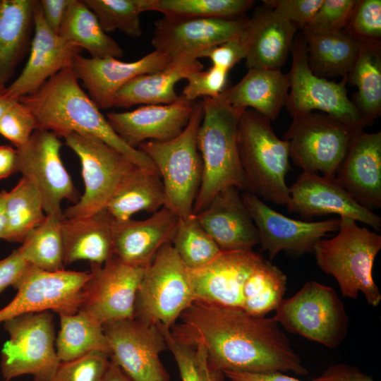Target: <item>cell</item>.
<instances>
[{
  "instance_id": "obj_5",
  "label": "cell",
  "mask_w": 381,
  "mask_h": 381,
  "mask_svg": "<svg viewBox=\"0 0 381 381\" xmlns=\"http://www.w3.org/2000/svg\"><path fill=\"white\" fill-rule=\"evenodd\" d=\"M338 231L335 236L315 244L318 266L335 278L344 296L356 299L361 291L369 305L377 306L381 293L373 269L381 249V236L349 217H340Z\"/></svg>"
},
{
  "instance_id": "obj_12",
  "label": "cell",
  "mask_w": 381,
  "mask_h": 381,
  "mask_svg": "<svg viewBox=\"0 0 381 381\" xmlns=\"http://www.w3.org/2000/svg\"><path fill=\"white\" fill-rule=\"evenodd\" d=\"M291 53L290 87L285 106L292 117L320 110L354 129H363L369 125L347 95L348 75L336 83L312 72L302 32L295 36Z\"/></svg>"
},
{
  "instance_id": "obj_58",
  "label": "cell",
  "mask_w": 381,
  "mask_h": 381,
  "mask_svg": "<svg viewBox=\"0 0 381 381\" xmlns=\"http://www.w3.org/2000/svg\"><path fill=\"white\" fill-rule=\"evenodd\" d=\"M4 381H11V380H4Z\"/></svg>"
},
{
  "instance_id": "obj_52",
  "label": "cell",
  "mask_w": 381,
  "mask_h": 381,
  "mask_svg": "<svg viewBox=\"0 0 381 381\" xmlns=\"http://www.w3.org/2000/svg\"><path fill=\"white\" fill-rule=\"evenodd\" d=\"M313 381H376L361 372L357 367L337 364L327 368L323 373Z\"/></svg>"
},
{
  "instance_id": "obj_38",
  "label": "cell",
  "mask_w": 381,
  "mask_h": 381,
  "mask_svg": "<svg viewBox=\"0 0 381 381\" xmlns=\"http://www.w3.org/2000/svg\"><path fill=\"white\" fill-rule=\"evenodd\" d=\"M63 218V214H46L26 236L19 249L31 265L52 272L64 270Z\"/></svg>"
},
{
  "instance_id": "obj_37",
  "label": "cell",
  "mask_w": 381,
  "mask_h": 381,
  "mask_svg": "<svg viewBox=\"0 0 381 381\" xmlns=\"http://www.w3.org/2000/svg\"><path fill=\"white\" fill-rule=\"evenodd\" d=\"M6 226L1 238L23 243L45 219L42 201L33 184L22 177L9 192L5 203Z\"/></svg>"
},
{
  "instance_id": "obj_21",
  "label": "cell",
  "mask_w": 381,
  "mask_h": 381,
  "mask_svg": "<svg viewBox=\"0 0 381 381\" xmlns=\"http://www.w3.org/2000/svg\"><path fill=\"white\" fill-rule=\"evenodd\" d=\"M81 49L54 33L46 24L38 1L34 8V32L28 61L4 92L13 100L37 91L49 78L71 67Z\"/></svg>"
},
{
  "instance_id": "obj_13",
  "label": "cell",
  "mask_w": 381,
  "mask_h": 381,
  "mask_svg": "<svg viewBox=\"0 0 381 381\" xmlns=\"http://www.w3.org/2000/svg\"><path fill=\"white\" fill-rule=\"evenodd\" d=\"M354 129L326 114L308 112L293 116L284 135L289 156L304 172L335 177L346 154Z\"/></svg>"
},
{
  "instance_id": "obj_45",
  "label": "cell",
  "mask_w": 381,
  "mask_h": 381,
  "mask_svg": "<svg viewBox=\"0 0 381 381\" xmlns=\"http://www.w3.org/2000/svg\"><path fill=\"white\" fill-rule=\"evenodd\" d=\"M357 0H323L310 23L301 30L313 32L343 30L348 24Z\"/></svg>"
},
{
  "instance_id": "obj_19",
  "label": "cell",
  "mask_w": 381,
  "mask_h": 381,
  "mask_svg": "<svg viewBox=\"0 0 381 381\" xmlns=\"http://www.w3.org/2000/svg\"><path fill=\"white\" fill-rule=\"evenodd\" d=\"M249 18H169L155 23L152 44L155 50L171 58L183 54L198 56L202 52L229 40L242 39Z\"/></svg>"
},
{
  "instance_id": "obj_1",
  "label": "cell",
  "mask_w": 381,
  "mask_h": 381,
  "mask_svg": "<svg viewBox=\"0 0 381 381\" xmlns=\"http://www.w3.org/2000/svg\"><path fill=\"white\" fill-rule=\"evenodd\" d=\"M274 318L243 309L195 300L170 328L172 337L200 353L207 370L272 373L308 370Z\"/></svg>"
},
{
  "instance_id": "obj_32",
  "label": "cell",
  "mask_w": 381,
  "mask_h": 381,
  "mask_svg": "<svg viewBox=\"0 0 381 381\" xmlns=\"http://www.w3.org/2000/svg\"><path fill=\"white\" fill-rule=\"evenodd\" d=\"M307 46L308 65L317 76H346L356 59L361 42L343 30L313 32L301 30Z\"/></svg>"
},
{
  "instance_id": "obj_44",
  "label": "cell",
  "mask_w": 381,
  "mask_h": 381,
  "mask_svg": "<svg viewBox=\"0 0 381 381\" xmlns=\"http://www.w3.org/2000/svg\"><path fill=\"white\" fill-rule=\"evenodd\" d=\"M110 355L92 351L78 358L61 362L50 381H102Z\"/></svg>"
},
{
  "instance_id": "obj_56",
  "label": "cell",
  "mask_w": 381,
  "mask_h": 381,
  "mask_svg": "<svg viewBox=\"0 0 381 381\" xmlns=\"http://www.w3.org/2000/svg\"><path fill=\"white\" fill-rule=\"evenodd\" d=\"M7 191H0V238H1L6 226L5 203Z\"/></svg>"
},
{
  "instance_id": "obj_48",
  "label": "cell",
  "mask_w": 381,
  "mask_h": 381,
  "mask_svg": "<svg viewBox=\"0 0 381 381\" xmlns=\"http://www.w3.org/2000/svg\"><path fill=\"white\" fill-rule=\"evenodd\" d=\"M262 2L298 29H302L312 20L323 0H264Z\"/></svg>"
},
{
  "instance_id": "obj_59",
  "label": "cell",
  "mask_w": 381,
  "mask_h": 381,
  "mask_svg": "<svg viewBox=\"0 0 381 381\" xmlns=\"http://www.w3.org/2000/svg\"><path fill=\"white\" fill-rule=\"evenodd\" d=\"M210 381H212V380H210Z\"/></svg>"
},
{
  "instance_id": "obj_17",
  "label": "cell",
  "mask_w": 381,
  "mask_h": 381,
  "mask_svg": "<svg viewBox=\"0 0 381 381\" xmlns=\"http://www.w3.org/2000/svg\"><path fill=\"white\" fill-rule=\"evenodd\" d=\"M103 327L111 350L110 359L133 381H169L159 358L167 347L159 325L133 318Z\"/></svg>"
},
{
  "instance_id": "obj_25",
  "label": "cell",
  "mask_w": 381,
  "mask_h": 381,
  "mask_svg": "<svg viewBox=\"0 0 381 381\" xmlns=\"http://www.w3.org/2000/svg\"><path fill=\"white\" fill-rule=\"evenodd\" d=\"M336 179L364 207H381V132L363 129L353 136Z\"/></svg>"
},
{
  "instance_id": "obj_9",
  "label": "cell",
  "mask_w": 381,
  "mask_h": 381,
  "mask_svg": "<svg viewBox=\"0 0 381 381\" xmlns=\"http://www.w3.org/2000/svg\"><path fill=\"white\" fill-rule=\"evenodd\" d=\"M4 327L9 335L1 354L4 380L32 375L34 381H50L61 363L52 313L22 314L4 321Z\"/></svg>"
},
{
  "instance_id": "obj_26",
  "label": "cell",
  "mask_w": 381,
  "mask_h": 381,
  "mask_svg": "<svg viewBox=\"0 0 381 381\" xmlns=\"http://www.w3.org/2000/svg\"><path fill=\"white\" fill-rule=\"evenodd\" d=\"M179 217L163 207L147 219L114 221V253L121 262L147 267L159 250L171 243Z\"/></svg>"
},
{
  "instance_id": "obj_39",
  "label": "cell",
  "mask_w": 381,
  "mask_h": 381,
  "mask_svg": "<svg viewBox=\"0 0 381 381\" xmlns=\"http://www.w3.org/2000/svg\"><path fill=\"white\" fill-rule=\"evenodd\" d=\"M171 245L183 263L192 270L207 266L222 252L193 214L179 217Z\"/></svg>"
},
{
  "instance_id": "obj_47",
  "label": "cell",
  "mask_w": 381,
  "mask_h": 381,
  "mask_svg": "<svg viewBox=\"0 0 381 381\" xmlns=\"http://www.w3.org/2000/svg\"><path fill=\"white\" fill-rule=\"evenodd\" d=\"M228 73L213 66L207 71L195 72L186 78L181 96L192 102L201 97H217L226 89Z\"/></svg>"
},
{
  "instance_id": "obj_14",
  "label": "cell",
  "mask_w": 381,
  "mask_h": 381,
  "mask_svg": "<svg viewBox=\"0 0 381 381\" xmlns=\"http://www.w3.org/2000/svg\"><path fill=\"white\" fill-rule=\"evenodd\" d=\"M90 277V271L52 272L30 265L13 286L17 289L16 296L0 310V323L28 313L52 310L59 315L77 313Z\"/></svg>"
},
{
  "instance_id": "obj_4",
  "label": "cell",
  "mask_w": 381,
  "mask_h": 381,
  "mask_svg": "<svg viewBox=\"0 0 381 381\" xmlns=\"http://www.w3.org/2000/svg\"><path fill=\"white\" fill-rule=\"evenodd\" d=\"M202 100L203 116L197 145L202 170L193 214L205 210L224 188L233 186L248 191L237 146L238 123L245 109H234L219 97Z\"/></svg>"
},
{
  "instance_id": "obj_46",
  "label": "cell",
  "mask_w": 381,
  "mask_h": 381,
  "mask_svg": "<svg viewBox=\"0 0 381 381\" xmlns=\"http://www.w3.org/2000/svg\"><path fill=\"white\" fill-rule=\"evenodd\" d=\"M37 129V121L32 111L16 101L0 119V135L16 148L25 145Z\"/></svg>"
},
{
  "instance_id": "obj_6",
  "label": "cell",
  "mask_w": 381,
  "mask_h": 381,
  "mask_svg": "<svg viewBox=\"0 0 381 381\" xmlns=\"http://www.w3.org/2000/svg\"><path fill=\"white\" fill-rule=\"evenodd\" d=\"M270 121L253 109L241 113L237 130L238 155L248 192L286 205L289 198L285 182L290 167L289 144L275 135Z\"/></svg>"
},
{
  "instance_id": "obj_10",
  "label": "cell",
  "mask_w": 381,
  "mask_h": 381,
  "mask_svg": "<svg viewBox=\"0 0 381 381\" xmlns=\"http://www.w3.org/2000/svg\"><path fill=\"white\" fill-rule=\"evenodd\" d=\"M64 138L80 159L85 184L83 195L65 210L64 217L92 215L105 208L123 182L139 167L95 137L70 133Z\"/></svg>"
},
{
  "instance_id": "obj_49",
  "label": "cell",
  "mask_w": 381,
  "mask_h": 381,
  "mask_svg": "<svg viewBox=\"0 0 381 381\" xmlns=\"http://www.w3.org/2000/svg\"><path fill=\"white\" fill-rule=\"evenodd\" d=\"M246 55V46L242 39H236L207 49L200 53L198 58L207 57L213 66L229 72L238 62L245 59Z\"/></svg>"
},
{
  "instance_id": "obj_53",
  "label": "cell",
  "mask_w": 381,
  "mask_h": 381,
  "mask_svg": "<svg viewBox=\"0 0 381 381\" xmlns=\"http://www.w3.org/2000/svg\"><path fill=\"white\" fill-rule=\"evenodd\" d=\"M223 373L231 381H301L281 372L272 373H249L225 371Z\"/></svg>"
},
{
  "instance_id": "obj_2",
  "label": "cell",
  "mask_w": 381,
  "mask_h": 381,
  "mask_svg": "<svg viewBox=\"0 0 381 381\" xmlns=\"http://www.w3.org/2000/svg\"><path fill=\"white\" fill-rule=\"evenodd\" d=\"M189 275L195 300L257 316L275 310L286 289V274L253 250L222 252L207 266L189 270Z\"/></svg>"
},
{
  "instance_id": "obj_55",
  "label": "cell",
  "mask_w": 381,
  "mask_h": 381,
  "mask_svg": "<svg viewBox=\"0 0 381 381\" xmlns=\"http://www.w3.org/2000/svg\"><path fill=\"white\" fill-rule=\"evenodd\" d=\"M102 381H133L115 362L110 359Z\"/></svg>"
},
{
  "instance_id": "obj_30",
  "label": "cell",
  "mask_w": 381,
  "mask_h": 381,
  "mask_svg": "<svg viewBox=\"0 0 381 381\" xmlns=\"http://www.w3.org/2000/svg\"><path fill=\"white\" fill-rule=\"evenodd\" d=\"M289 87V75L281 69H248L236 85L218 97L234 109L251 108L272 121L286 105Z\"/></svg>"
},
{
  "instance_id": "obj_33",
  "label": "cell",
  "mask_w": 381,
  "mask_h": 381,
  "mask_svg": "<svg viewBox=\"0 0 381 381\" xmlns=\"http://www.w3.org/2000/svg\"><path fill=\"white\" fill-rule=\"evenodd\" d=\"M165 200L159 173L138 168L123 182L104 209L114 221L123 222L140 211L155 212L164 207Z\"/></svg>"
},
{
  "instance_id": "obj_3",
  "label": "cell",
  "mask_w": 381,
  "mask_h": 381,
  "mask_svg": "<svg viewBox=\"0 0 381 381\" xmlns=\"http://www.w3.org/2000/svg\"><path fill=\"white\" fill-rule=\"evenodd\" d=\"M19 101L33 113L37 129L47 130L63 138L70 133L95 137L138 167L158 172L143 152L129 146L116 134L99 107L81 88L71 67L52 75L37 91Z\"/></svg>"
},
{
  "instance_id": "obj_7",
  "label": "cell",
  "mask_w": 381,
  "mask_h": 381,
  "mask_svg": "<svg viewBox=\"0 0 381 381\" xmlns=\"http://www.w3.org/2000/svg\"><path fill=\"white\" fill-rule=\"evenodd\" d=\"M202 116V100L195 102L190 119L179 135L164 142L145 141L138 146L162 178L164 207L179 217L193 214L200 186L202 168L197 135Z\"/></svg>"
},
{
  "instance_id": "obj_41",
  "label": "cell",
  "mask_w": 381,
  "mask_h": 381,
  "mask_svg": "<svg viewBox=\"0 0 381 381\" xmlns=\"http://www.w3.org/2000/svg\"><path fill=\"white\" fill-rule=\"evenodd\" d=\"M252 0H155L152 11L169 18H236L253 7Z\"/></svg>"
},
{
  "instance_id": "obj_54",
  "label": "cell",
  "mask_w": 381,
  "mask_h": 381,
  "mask_svg": "<svg viewBox=\"0 0 381 381\" xmlns=\"http://www.w3.org/2000/svg\"><path fill=\"white\" fill-rule=\"evenodd\" d=\"M17 151L9 145H0V180L17 172Z\"/></svg>"
},
{
  "instance_id": "obj_16",
  "label": "cell",
  "mask_w": 381,
  "mask_h": 381,
  "mask_svg": "<svg viewBox=\"0 0 381 381\" xmlns=\"http://www.w3.org/2000/svg\"><path fill=\"white\" fill-rule=\"evenodd\" d=\"M145 268L127 265L114 255L103 265L90 263L79 310L102 325L134 318L135 296Z\"/></svg>"
},
{
  "instance_id": "obj_11",
  "label": "cell",
  "mask_w": 381,
  "mask_h": 381,
  "mask_svg": "<svg viewBox=\"0 0 381 381\" xmlns=\"http://www.w3.org/2000/svg\"><path fill=\"white\" fill-rule=\"evenodd\" d=\"M275 312L274 319L287 331L329 348L337 347L347 332L348 317L337 292L315 281L283 298Z\"/></svg>"
},
{
  "instance_id": "obj_18",
  "label": "cell",
  "mask_w": 381,
  "mask_h": 381,
  "mask_svg": "<svg viewBox=\"0 0 381 381\" xmlns=\"http://www.w3.org/2000/svg\"><path fill=\"white\" fill-rule=\"evenodd\" d=\"M241 196L257 228L261 249L267 252L270 260L282 250L297 255L311 253L319 240L339 230L340 218L319 222L294 219L274 210L250 192Z\"/></svg>"
},
{
  "instance_id": "obj_57",
  "label": "cell",
  "mask_w": 381,
  "mask_h": 381,
  "mask_svg": "<svg viewBox=\"0 0 381 381\" xmlns=\"http://www.w3.org/2000/svg\"><path fill=\"white\" fill-rule=\"evenodd\" d=\"M18 100H13L6 97L4 92L0 91V119L6 111Z\"/></svg>"
},
{
  "instance_id": "obj_29",
  "label": "cell",
  "mask_w": 381,
  "mask_h": 381,
  "mask_svg": "<svg viewBox=\"0 0 381 381\" xmlns=\"http://www.w3.org/2000/svg\"><path fill=\"white\" fill-rule=\"evenodd\" d=\"M64 215V214H63ZM114 219L105 209L92 215L65 218L61 222L64 264L78 260L103 265L114 255Z\"/></svg>"
},
{
  "instance_id": "obj_27",
  "label": "cell",
  "mask_w": 381,
  "mask_h": 381,
  "mask_svg": "<svg viewBox=\"0 0 381 381\" xmlns=\"http://www.w3.org/2000/svg\"><path fill=\"white\" fill-rule=\"evenodd\" d=\"M297 30L269 6L256 8L242 38L246 67L280 70L291 52Z\"/></svg>"
},
{
  "instance_id": "obj_15",
  "label": "cell",
  "mask_w": 381,
  "mask_h": 381,
  "mask_svg": "<svg viewBox=\"0 0 381 381\" xmlns=\"http://www.w3.org/2000/svg\"><path fill=\"white\" fill-rule=\"evenodd\" d=\"M61 145L53 132L36 129L25 145L16 148L17 172L36 188L46 214H63V200L76 203L80 198L62 163Z\"/></svg>"
},
{
  "instance_id": "obj_8",
  "label": "cell",
  "mask_w": 381,
  "mask_h": 381,
  "mask_svg": "<svg viewBox=\"0 0 381 381\" xmlns=\"http://www.w3.org/2000/svg\"><path fill=\"white\" fill-rule=\"evenodd\" d=\"M195 301L188 268L171 243L145 268L135 301L134 318L171 328Z\"/></svg>"
},
{
  "instance_id": "obj_20",
  "label": "cell",
  "mask_w": 381,
  "mask_h": 381,
  "mask_svg": "<svg viewBox=\"0 0 381 381\" xmlns=\"http://www.w3.org/2000/svg\"><path fill=\"white\" fill-rule=\"evenodd\" d=\"M287 210L303 217L338 214L380 230L381 217L364 207L342 187L336 177L303 172L289 188Z\"/></svg>"
},
{
  "instance_id": "obj_34",
  "label": "cell",
  "mask_w": 381,
  "mask_h": 381,
  "mask_svg": "<svg viewBox=\"0 0 381 381\" xmlns=\"http://www.w3.org/2000/svg\"><path fill=\"white\" fill-rule=\"evenodd\" d=\"M59 36L87 50L92 58L120 59L123 51L101 27L95 14L83 0H71L61 25Z\"/></svg>"
},
{
  "instance_id": "obj_28",
  "label": "cell",
  "mask_w": 381,
  "mask_h": 381,
  "mask_svg": "<svg viewBox=\"0 0 381 381\" xmlns=\"http://www.w3.org/2000/svg\"><path fill=\"white\" fill-rule=\"evenodd\" d=\"M202 69L203 64L193 54L174 56L162 69L139 75L124 85L115 95L114 107L172 104L179 97L176 84Z\"/></svg>"
},
{
  "instance_id": "obj_23",
  "label": "cell",
  "mask_w": 381,
  "mask_h": 381,
  "mask_svg": "<svg viewBox=\"0 0 381 381\" xmlns=\"http://www.w3.org/2000/svg\"><path fill=\"white\" fill-rule=\"evenodd\" d=\"M195 102L179 96L169 104H148L133 111L110 112L107 119L116 134L136 148L145 141L164 142L179 135L188 124Z\"/></svg>"
},
{
  "instance_id": "obj_51",
  "label": "cell",
  "mask_w": 381,
  "mask_h": 381,
  "mask_svg": "<svg viewBox=\"0 0 381 381\" xmlns=\"http://www.w3.org/2000/svg\"><path fill=\"white\" fill-rule=\"evenodd\" d=\"M71 0L38 1L44 20L49 28L55 34L59 31Z\"/></svg>"
},
{
  "instance_id": "obj_42",
  "label": "cell",
  "mask_w": 381,
  "mask_h": 381,
  "mask_svg": "<svg viewBox=\"0 0 381 381\" xmlns=\"http://www.w3.org/2000/svg\"><path fill=\"white\" fill-rule=\"evenodd\" d=\"M343 31L361 43H380L381 1H357L350 20Z\"/></svg>"
},
{
  "instance_id": "obj_35",
  "label": "cell",
  "mask_w": 381,
  "mask_h": 381,
  "mask_svg": "<svg viewBox=\"0 0 381 381\" xmlns=\"http://www.w3.org/2000/svg\"><path fill=\"white\" fill-rule=\"evenodd\" d=\"M349 79L358 88L353 102L370 124L381 114L380 42L361 43Z\"/></svg>"
},
{
  "instance_id": "obj_24",
  "label": "cell",
  "mask_w": 381,
  "mask_h": 381,
  "mask_svg": "<svg viewBox=\"0 0 381 381\" xmlns=\"http://www.w3.org/2000/svg\"><path fill=\"white\" fill-rule=\"evenodd\" d=\"M193 214L222 252L253 250L260 243L257 228L236 187L221 190L205 210Z\"/></svg>"
},
{
  "instance_id": "obj_43",
  "label": "cell",
  "mask_w": 381,
  "mask_h": 381,
  "mask_svg": "<svg viewBox=\"0 0 381 381\" xmlns=\"http://www.w3.org/2000/svg\"><path fill=\"white\" fill-rule=\"evenodd\" d=\"M159 325L164 334L167 347L176 361L181 381H224L209 372L201 353L189 346L176 341L172 337L169 328Z\"/></svg>"
},
{
  "instance_id": "obj_50",
  "label": "cell",
  "mask_w": 381,
  "mask_h": 381,
  "mask_svg": "<svg viewBox=\"0 0 381 381\" xmlns=\"http://www.w3.org/2000/svg\"><path fill=\"white\" fill-rule=\"evenodd\" d=\"M30 265L19 248L1 260L0 293L9 286H13Z\"/></svg>"
},
{
  "instance_id": "obj_36",
  "label": "cell",
  "mask_w": 381,
  "mask_h": 381,
  "mask_svg": "<svg viewBox=\"0 0 381 381\" xmlns=\"http://www.w3.org/2000/svg\"><path fill=\"white\" fill-rule=\"evenodd\" d=\"M60 329L56 349L61 362L69 361L92 351L111 354L103 325L87 313L78 310L60 315Z\"/></svg>"
},
{
  "instance_id": "obj_31",
  "label": "cell",
  "mask_w": 381,
  "mask_h": 381,
  "mask_svg": "<svg viewBox=\"0 0 381 381\" xmlns=\"http://www.w3.org/2000/svg\"><path fill=\"white\" fill-rule=\"evenodd\" d=\"M36 0H0V91L26 54L34 32Z\"/></svg>"
},
{
  "instance_id": "obj_40",
  "label": "cell",
  "mask_w": 381,
  "mask_h": 381,
  "mask_svg": "<svg viewBox=\"0 0 381 381\" xmlns=\"http://www.w3.org/2000/svg\"><path fill=\"white\" fill-rule=\"evenodd\" d=\"M95 14L103 30L111 32L119 30L138 38L143 30L140 15L152 11L155 0H83Z\"/></svg>"
},
{
  "instance_id": "obj_22",
  "label": "cell",
  "mask_w": 381,
  "mask_h": 381,
  "mask_svg": "<svg viewBox=\"0 0 381 381\" xmlns=\"http://www.w3.org/2000/svg\"><path fill=\"white\" fill-rule=\"evenodd\" d=\"M171 59L156 50L132 62L113 57L88 58L80 54L74 58L71 68L99 109H107L114 107L115 95L124 85L139 75L162 69Z\"/></svg>"
}]
</instances>
